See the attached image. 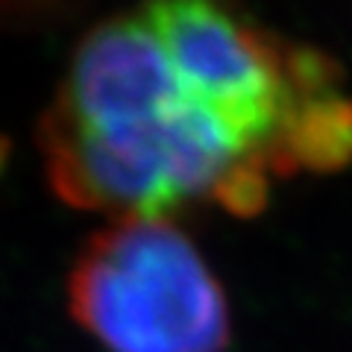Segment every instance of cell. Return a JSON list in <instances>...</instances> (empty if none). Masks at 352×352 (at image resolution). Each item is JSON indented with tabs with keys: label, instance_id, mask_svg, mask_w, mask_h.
<instances>
[{
	"label": "cell",
	"instance_id": "cell-1",
	"mask_svg": "<svg viewBox=\"0 0 352 352\" xmlns=\"http://www.w3.org/2000/svg\"><path fill=\"white\" fill-rule=\"evenodd\" d=\"M38 150L65 203L112 220L168 217L197 200L258 214L267 203L270 170L185 88L141 9L80 38Z\"/></svg>",
	"mask_w": 352,
	"mask_h": 352
},
{
	"label": "cell",
	"instance_id": "cell-2",
	"mask_svg": "<svg viewBox=\"0 0 352 352\" xmlns=\"http://www.w3.org/2000/svg\"><path fill=\"white\" fill-rule=\"evenodd\" d=\"M68 308L109 352H223L226 294L170 217H120L76 252Z\"/></svg>",
	"mask_w": 352,
	"mask_h": 352
},
{
	"label": "cell",
	"instance_id": "cell-3",
	"mask_svg": "<svg viewBox=\"0 0 352 352\" xmlns=\"http://www.w3.org/2000/svg\"><path fill=\"white\" fill-rule=\"evenodd\" d=\"M185 88L223 124L244 153L282 173V147L300 109L338 91V71L314 47H282L258 24L206 0L141 9Z\"/></svg>",
	"mask_w": 352,
	"mask_h": 352
},
{
	"label": "cell",
	"instance_id": "cell-4",
	"mask_svg": "<svg viewBox=\"0 0 352 352\" xmlns=\"http://www.w3.org/2000/svg\"><path fill=\"white\" fill-rule=\"evenodd\" d=\"M352 162V103L344 94L308 100L294 118L282 147V173L296 168L335 170Z\"/></svg>",
	"mask_w": 352,
	"mask_h": 352
},
{
	"label": "cell",
	"instance_id": "cell-5",
	"mask_svg": "<svg viewBox=\"0 0 352 352\" xmlns=\"http://www.w3.org/2000/svg\"><path fill=\"white\" fill-rule=\"evenodd\" d=\"M6 156H9V141L0 138V170H3V164H6Z\"/></svg>",
	"mask_w": 352,
	"mask_h": 352
}]
</instances>
